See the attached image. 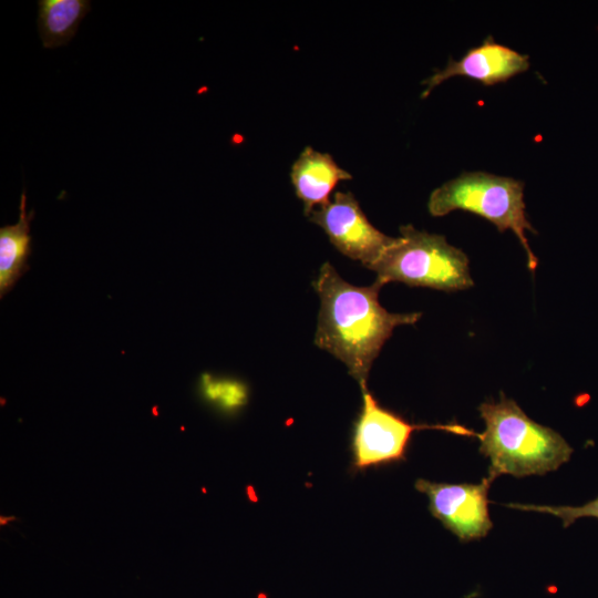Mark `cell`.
<instances>
[{"mask_svg": "<svg viewBox=\"0 0 598 598\" xmlns=\"http://www.w3.org/2000/svg\"><path fill=\"white\" fill-rule=\"evenodd\" d=\"M313 286L320 298L315 343L342 361L365 390L372 363L393 330L415 323L421 313L389 312L379 302L382 283L353 286L329 262L321 266Z\"/></svg>", "mask_w": 598, "mask_h": 598, "instance_id": "obj_1", "label": "cell"}, {"mask_svg": "<svg viewBox=\"0 0 598 598\" xmlns=\"http://www.w3.org/2000/svg\"><path fill=\"white\" fill-rule=\"evenodd\" d=\"M506 507L525 511L536 512L557 516L561 519L563 526L568 527L570 524L581 517H595L598 518V497L581 505V506H565V505H535V504H505Z\"/></svg>", "mask_w": 598, "mask_h": 598, "instance_id": "obj_12", "label": "cell"}, {"mask_svg": "<svg viewBox=\"0 0 598 598\" xmlns=\"http://www.w3.org/2000/svg\"><path fill=\"white\" fill-rule=\"evenodd\" d=\"M13 519H16V517H9V518H7V517H6V518H3V517H1V519H0V520H1V523H0V524H1V525H3V524H7V523H8V520H13Z\"/></svg>", "mask_w": 598, "mask_h": 598, "instance_id": "obj_14", "label": "cell"}, {"mask_svg": "<svg viewBox=\"0 0 598 598\" xmlns=\"http://www.w3.org/2000/svg\"><path fill=\"white\" fill-rule=\"evenodd\" d=\"M525 208L523 182L484 172L461 174L435 188L427 202V209L434 217L460 209L480 215L493 223L499 231L511 229L526 252L528 268L534 271L537 258L525 231L535 230L526 217Z\"/></svg>", "mask_w": 598, "mask_h": 598, "instance_id": "obj_4", "label": "cell"}, {"mask_svg": "<svg viewBox=\"0 0 598 598\" xmlns=\"http://www.w3.org/2000/svg\"><path fill=\"white\" fill-rule=\"evenodd\" d=\"M307 217L326 231L341 254L367 268L374 265L395 239L368 220L350 192H336L332 200L315 208Z\"/></svg>", "mask_w": 598, "mask_h": 598, "instance_id": "obj_6", "label": "cell"}, {"mask_svg": "<svg viewBox=\"0 0 598 598\" xmlns=\"http://www.w3.org/2000/svg\"><path fill=\"white\" fill-rule=\"evenodd\" d=\"M529 68V56L486 38L480 47L468 50L460 60L450 59L444 69L435 72L423 83L426 85L422 97L442 82L453 76H466L493 85L525 72Z\"/></svg>", "mask_w": 598, "mask_h": 598, "instance_id": "obj_8", "label": "cell"}, {"mask_svg": "<svg viewBox=\"0 0 598 598\" xmlns=\"http://www.w3.org/2000/svg\"><path fill=\"white\" fill-rule=\"evenodd\" d=\"M290 178L307 216L315 208L327 204L338 183L351 179L352 175L339 167L329 154L307 146L292 164Z\"/></svg>", "mask_w": 598, "mask_h": 598, "instance_id": "obj_9", "label": "cell"}, {"mask_svg": "<svg viewBox=\"0 0 598 598\" xmlns=\"http://www.w3.org/2000/svg\"><path fill=\"white\" fill-rule=\"evenodd\" d=\"M27 197L20 198L19 220L0 228V291L1 297L16 283L25 268L31 252L30 221L33 212L27 215Z\"/></svg>", "mask_w": 598, "mask_h": 598, "instance_id": "obj_11", "label": "cell"}, {"mask_svg": "<svg viewBox=\"0 0 598 598\" xmlns=\"http://www.w3.org/2000/svg\"><path fill=\"white\" fill-rule=\"evenodd\" d=\"M369 269L377 280L455 291L471 288L470 260L464 251L450 245L442 235L400 227V236Z\"/></svg>", "mask_w": 598, "mask_h": 598, "instance_id": "obj_3", "label": "cell"}, {"mask_svg": "<svg viewBox=\"0 0 598 598\" xmlns=\"http://www.w3.org/2000/svg\"><path fill=\"white\" fill-rule=\"evenodd\" d=\"M485 430L477 433L480 452L489 460L488 477L545 475L568 462L574 450L556 431L532 419L502 394L478 406Z\"/></svg>", "mask_w": 598, "mask_h": 598, "instance_id": "obj_2", "label": "cell"}, {"mask_svg": "<svg viewBox=\"0 0 598 598\" xmlns=\"http://www.w3.org/2000/svg\"><path fill=\"white\" fill-rule=\"evenodd\" d=\"M38 28L47 49L65 45L75 35L81 21L91 9L89 0L38 1Z\"/></svg>", "mask_w": 598, "mask_h": 598, "instance_id": "obj_10", "label": "cell"}, {"mask_svg": "<svg viewBox=\"0 0 598 598\" xmlns=\"http://www.w3.org/2000/svg\"><path fill=\"white\" fill-rule=\"evenodd\" d=\"M362 409L354 423L351 450L352 467L361 471L405 460L415 430L436 429L453 433L454 425H414L382 408L372 393L362 390Z\"/></svg>", "mask_w": 598, "mask_h": 598, "instance_id": "obj_5", "label": "cell"}, {"mask_svg": "<svg viewBox=\"0 0 598 598\" xmlns=\"http://www.w3.org/2000/svg\"><path fill=\"white\" fill-rule=\"evenodd\" d=\"M204 388L207 396L220 402L226 408L241 405L246 398L243 385L231 381H213L204 379Z\"/></svg>", "mask_w": 598, "mask_h": 598, "instance_id": "obj_13", "label": "cell"}, {"mask_svg": "<svg viewBox=\"0 0 598 598\" xmlns=\"http://www.w3.org/2000/svg\"><path fill=\"white\" fill-rule=\"evenodd\" d=\"M492 483L488 476L477 484L436 483L419 478L414 486L427 496L432 516L461 540L470 542L485 537L493 527L487 498Z\"/></svg>", "mask_w": 598, "mask_h": 598, "instance_id": "obj_7", "label": "cell"}]
</instances>
